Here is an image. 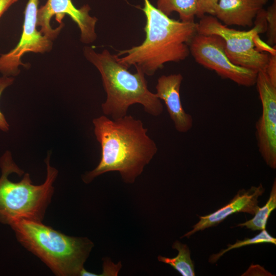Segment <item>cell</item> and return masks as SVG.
Wrapping results in <instances>:
<instances>
[{"label": "cell", "instance_id": "obj_1", "mask_svg": "<svg viewBox=\"0 0 276 276\" xmlns=\"http://www.w3.org/2000/svg\"><path fill=\"white\" fill-rule=\"evenodd\" d=\"M94 133L101 148L98 166L82 176L88 183L97 176L119 172L122 180L133 183L157 151L143 122L130 115L113 120L102 115L94 119Z\"/></svg>", "mask_w": 276, "mask_h": 276}, {"label": "cell", "instance_id": "obj_2", "mask_svg": "<svg viewBox=\"0 0 276 276\" xmlns=\"http://www.w3.org/2000/svg\"><path fill=\"white\" fill-rule=\"evenodd\" d=\"M142 10L146 17L145 39L138 46L119 51L117 60L127 67L133 65L145 75L152 76L165 63L183 60L189 56L197 23L170 18L149 0H144Z\"/></svg>", "mask_w": 276, "mask_h": 276}, {"label": "cell", "instance_id": "obj_3", "mask_svg": "<svg viewBox=\"0 0 276 276\" xmlns=\"http://www.w3.org/2000/svg\"><path fill=\"white\" fill-rule=\"evenodd\" d=\"M86 58L99 70L107 94L101 107L105 116L117 120L127 115L130 106L139 103L144 110L153 116H158L163 111V105L155 93L148 88L145 74L139 68L132 74L127 66L119 62L117 55L108 50L96 52L92 48L85 47L83 50Z\"/></svg>", "mask_w": 276, "mask_h": 276}, {"label": "cell", "instance_id": "obj_4", "mask_svg": "<svg viewBox=\"0 0 276 276\" xmlns=\"http://www.w3.org/2000/svg\"><path fill=\"white\" fill-rule=\"evenodd\" d=\"M9 225L18 242L57 275H80L94 246L86 237L67 236L39 221L20 219Z\"/></svg>", "mask_w": 276, "mask_h": 276}, {"label": "cell", "instance_id": "obj_5", "mask_svg": "<svg viewBox=\"0 0 276 276\" xmlns=\"http://www.w3.org/2000/svg\"><path fill=\"white\" fill-rule=\"evenodd\" d=\"M50 154L45 159L47 176L40 185L32 183L26 173L19 182H12L9 175L24 171L13 162L11 153L6 151L0 158V222L9 225L15 220L27 219L41 221L54 192L53 182L58 171L50 164Z\"/></svg>", "mask_w": 276, "mask_h": 276}, {"label": "cell", "instance_id": "obj_6", "mask_svg": "<svg viewBox=\"0 0 276 276\" xmlns=\"http://www.w3.org/2000/svg\"><path fill=\"white\" fill-rule=\"evenodd\" d=\"M255 27L247 31L228 28L212 15H204L197 23V33L221 37L225 44V52L235 64L257 72L265 71L269 55L259 50L255 38L266 31L265 10L262 9L256 17Z\"/></svg>", "mask_w": 276, "mask_h": 276}, {"label": "cell", "instance_id": "obj_7", "mask_svg": "<svg viewBox=\"0 0 276 276\" xmlns=\"http://www.w3.org/2000/svg\"><path fill=\"white\" fill-rule=\"evenodd\" d=\"M225 47L223 39L218 35L198 33L189 44L190 52L198 63L238 85H255L258 72L234 64L227 57Z\"/></svg>", "mask_w": 276, "mask_h": 276}, {"label": "cell", "instance_id": "obj_8", "mask_svg": "<svg viewBox=\"0 0 276 276\" xmlns=\"http://www.w3.org/2000/svg\"><path fill=\"white\" fill-rule=\"evenodd\" d=\"M257 85L262 104V114L256 124L259 151L266 164L276 168V86L265 71L258 72Z\"/></svg>", "mask_w": 276, "mask_h": 276}, {"label": "cell", "instance_id": "obj_9", "mask_svg": "<svg viewBox=\"0 0 276 276\" xmlns=\"http://www.w3.org/2000/svg\"><path fill=\"white\" fill-rule=\"evenodd\" d=\"M39 0H28L25 10L22 32L20 40L12 50L0 56V72L7 76H16L18 66L24 65L21 58L28 52L43 53L50 51L52 42L37 29Z\"/></svg>", "mask_w": 276, "mask_h": 276}, {"label": "cell", "instance_id": "obj_10", "mask_svg": "<svg viewBox=\"0 0 276 276\" xmlns=\"http://www.w3.org/2000/svg\"><path fill=\"white\" fill-rule=\"evenodd\" d=\"M88 5H84L77 9L72 0H48L46 3L38 8L37 12V27L40 31L51 40L55 39L60 31L62 25L53 29L50 22L52 17L56 16L61 22L64 15H68L78 25L80 30V40L84 43H90L97 38L95 26L97 18L91 16Z\"/></svg>", "mask_w": 276, "mask_h": 276}, {"label": "cell", "instance_id": "obj_11", "mask_svg": "<svg viewBox=\"0 0 276 276\" xmlns=\"http://www.w3.org/2000/svg\"><path fill=\"white\" fill-rule=\"evenodd\" d=\"M264 191L261 183L257 187L252 186L248 190H240L226 205L212 213L199 216V221L193 226V229L181 238H189L197 232L216 226L235 213L242 212L254 215L259 208L258 198Z\"/></svg>", "mask_w": 276, "mask_h": 276}, {"label": "cell", "instance_id": "obj_12", "mask_svg": "<svg viewBox=\"0 0 276 276\" xmlns=\"http://www.w3.org/2000/svg\"><path fill=\"white\" fill-rule=\"evenodd\" d=\"M182 79L180 74L162 75L157 80L155 94L164 101L175 129L185 133L192 128L193 120L185 111L181 104L180 88Z\"/></svg>", "mask_w": 276, "mask_h": 276}, {"label": "cell", "instance_id": "obj_13", "mask_svg": "<svg viewBox=\"0 0 276 276\" xmlns=\"http://www.w3.org/2000/svg\"><path fill=\"white\" fill-rule=\"evenodd\" d=\"M268 0H219L215 15L226 26L251 27L253 20Z\"/></svg>", "mask_w": 276, "mask_h": 276}, {"label": "cell", "instance_id": "obj_14", "mask_svg": "<svg viewBox=\"0 0 276 276\" xmlns=\"http://www.w3.org/2000/svg\"><path fill=\"white\" fill-rule=\"evenodd\" d=\"M157 8L167 16L177 12L183 22H194L199 12L198 0H157Z\"/></svg>", "mask_w": 276, "mask_h": 276}, {"label": "cell", "instance_id": "obj_15", "mask_svg": "<svg viewBox=\"0 0 276 276\" xmlns=\"http://www.w3.org/2000/svg\"><path fill=\"white\" fill-rule=\"evenodd\" d=\"M172 248L178 251L177 255L174 258H168L158 256L159 262L169 264L182 276H194V265L191 258L190 250L188 246L178 241H175Z\"/></svg>", "mask_w": 276, "mask_h": 276}, {"label": "cell", "instance_id": "obj_16", "mask_svg": "<svg viewBox=\"0 0 276 276\" xmlns=\"http://www.w3.org/2000/svg\"><path fill=\"white\" fill-rule=\"evenodd\" d=\"M276 208V180H274L269 197L266 203L262 208H259L254 217L237 226L246 227L252 231H262L266 229L268 219L271 212Z\"/></svg>", "mask_w": 276, "mask_h": 276}, {"label": "cell", "instance_id": "obj_17", "mask_svg": "<svg viewBox=\"0 0 276 276\" xmlns=\"http://www.w3.org/2000/svg\"><path fill=\"white\" fill-rule=\"evenodd\" d=\"M261 243H271L275 245L276 238L270 235L266 229H263L259 234L252 238H246L243 240H237L234 244H228L227 248L221 250L217 254L212 255L209 261L210 263H214L224 254L232 249Z\"/></svg>", "mask_w": 276, "mask_h": 276}, {"label": "cell", "instance_id": "obj_18", "mask_svg": "<svg viewBox=\"0 0 276 276\" xmlns=\"http://www.w3.org/2000/svg\"><path fill=\"white\" fill-rule=\"evenodd\" d=\"M267 22V42L271 45L276 43V0H273L272 5L265 11Z\"/></svg>", "mask_w": 276, "mask_h": 276}, {"label": "cell", "instance_id": "obj_19", "mask_svg": "<svg viewBox=\"0 0 276 276\" xmlns=\"http://www.w3.org/2000/svg\"><path fill=\"white\" fill-rule=\"evenodd\" d=\"M219 0H198L199 12L198 17L201 18L205 13L215 15V9Z\"/></svg>", "mask_w": 276, "mask_h": 276}, {"label": "cell", "instance_id": "obj_20", "mask_svg": "<svg viewBox=\"0 0 276 276\" xmlns=\"http://www.w3.org/2000/svg\"><path fill=\"white\" fill-rule=\"evenodd\" d=\"M13 81L12 78L4 76L0 79V96L4 90L11 85ZM9 125L8 124L4 114L0 111V130L7 131L9 130Z\"/></svg>", "mask_w": 276, "mask_h": 276}, {"label": "cell", "instance_id": "obj_21", "mask_svg": "<svg viewBox=\"0 0 276 276\" xmlns=\"http://www.w3.org/2000/svg\"><path fill=\"white\" fill-rule=\"evenodd\" d=\"M103 272L98 275H117L122 267L121 263L115 264L109 258H104Z\"/></svg>", "mask_w": 276, "mask_h": 276}, {"label": "cell", "instance_id": "obj_22", "mask_svg": "<svg viewBox=\"0 0 276 276\" xmlns=\"http://www.w3.org/2000/svg\"><path fill=\"white\" fill-rule=\"evenodd\" d=\"M271 83L276 86V54H270L265 71Z\"/></svg>", "mask_w": 276, "mask_h": 276}, {"label": "cell", "instance_id": "obj_23", "mask_svg": "<svg viewBox=\"0 0 276 276\" xmlns=\"http://www.w3.org/2000/svg\"><path fill=\"white\" fill-rule=\"evenodd\" d=\"M18 0H0V17L4 13Z\"/></svg>", "mask_w": 276, "mask_h": 276}]
</instances>
